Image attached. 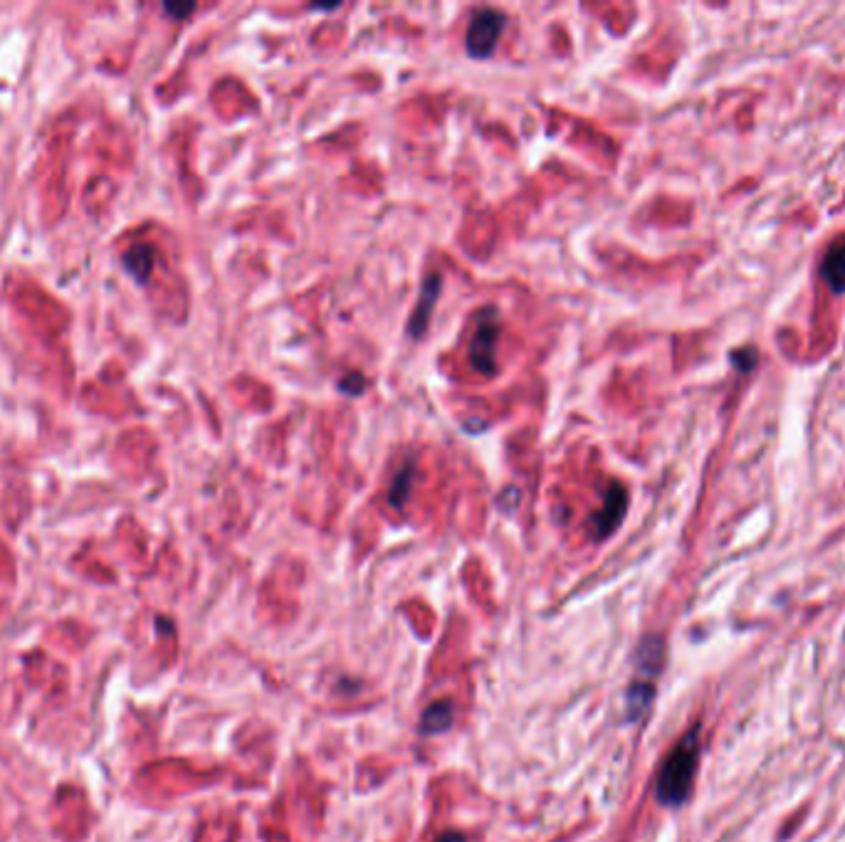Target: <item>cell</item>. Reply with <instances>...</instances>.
Instances as JSON below:
<instances>
[{
    "mask_svg": "<svg viewBox=\"0 0 845 842\" xmlns=\"http://www.w3.org/2000/svg\"><path fill=\"white\" fill-rule=\"evenodd\" d=\"M818 270L833 294H845V235L831 242Z\"/></svg>",
    "mask_w": 845,
    "mask_h": 842,
    "instance_id": "5b68a950",
    "label": "cell"
},
{
    "mask_svg": "<svg viewBox=\"0 0 845 842\" xmlns=\"http://www.w3.org/2000/svg\"><path fill=\"white\" fill-rule=\"evenodd\" d=\"M507 18L495 8H482L472 15L470 25H467L465 35V47L467 55L477 57V60H485L495 52L497 40H500L502 30H505Z\"/></svg>",
    "mask_w": 845,
    "mask_h": 842,
    "instance_id": "3957f363",
    "label": "cell"
},
{
    "mask_svg": "<svg viewBox=\"0 0 845 842\" xmlns=\"http://www.w3.org/2000/svg\"><path fill=\"white\" fill-rule=\"evenodd\" d=\"M453 722V707H450L448 702H438V704H430L428 709L423 712V719H421V729L425 734H440V731H445Z\"/></svg>",
    "mask_w": 845,
    "mask_h": 842,
    "instance_id": "9c48e42d",
    "label": "cell"
},
{
    "mask_svg": "<svg viewBox=\"0 0 845 842\" xmlns=\"http://www.w3.org/2000/svg\"><path fill=\"white\" fill-rule=\"evenodd\" d=\"M124 265L129 267V272L136 277V280L146 282L149 280L151 270H154V250H151L149 245L131 247V250L127 252V257H124Z\"/></svg>",
    "mask_w": 845,
    "mask_h": 842,
    "instance_id": "ba28073f",
    "label": "cell"
},
{
    "mask_svg": "<svg viewBox=\"0 0 845 842\" xmlns=\"http://www.w3.org/2000/svg\"><path fill=\"white\" fill-rule=\"evenodd\" d=\"M697 759H700V741H697V729L682 736L680 744L675 746L673 754L663 763V771L658 776V801L663 805H680L690 796L692 781L697 773Z\"/></svg>",
    "mask_w": 845,
    "mask_h": 842,
    "instance_id": "6da1fadb",
    "label": "cell"
},
{
    "mask_svg": "<svg viewBox=\"0 0 845 842\" xmlns=\"http://www.w3.org/2000/svg\"><path fill=\"white\" fill-rule=\"evenodd\" d=\"M339 388H341V391L349 393V396H359V393L364 391V378H361L359 373H351L346 381L339 383Z\"/></svg>",
    "mask_w": 845,
    "mask_h": 842,
    "instance_id": "8fae6325",
    "label": "cell"
},
{
    "mask_svg": "<svg viewBox=\"0 0 845 842\" xmlns=\"http://www.w3.org/2000/svg\"><path fill=\"white\" fill-rule=\"evenodd\" d=\"M440 277L438 275H430L428 280L423 282V289H421V299H418V307L413 309V317L408 321V334L411 336H423V331L428 329V319H430V312H433L435 302H438V294H440Z\"/></svg>",
    "mask_w": 845,
    "mask_h": 842,
    "instance_id": "8992f818",
    "label": "cell"
},
{
    "mask_svg": "<svg viewBox=\"0 0 845 842\" xmlns=\"http://www.w3.org/2000/svg\"><path fill=\"white\" fill-rule=\"evenodd\" d=\"M628 509V489L623 487L621 482H608L606 494H603V507L598 509L596 517L591 519L593 539H606L613 531L618 529V524L623 522Z\"/></svg>",
    "mask_w": 845,
    "mask_h": 842,
    "instance_id": "277c9868",
    "label": "cell"
},
{
    "mask_svg": "<svg viewBox=\"0 0 845 842\" xmlns=\"http://www.w3.org/2000/svg\"><path fill=\"white\" fill-rule=\"evenodd\" d=\"M166 10H169V13H173V15H178V18H183V15L193 13V10H196V5H166Z\"/></svg>",
    "mask_w": 845,
    "mask_h": 842,
    "instance_id": "7c38bea8",
    "label": "cell"
},
{
    "mask_svg": "<svg viewBox=\"0 0 845 842\" xmlns=\"http://www.w3.org/2000/svg\"><path fill=\"white\" fill-rule=\"evenodd\" d=\"M732 363L739 373L754 371L759 363V351L754 349V346H744V349L732 351Z\"/></svg>",
    "mask_w": 845,
    "mask_h": 842,
    "instance_id": "30bf717a",
    "label": "cell"
},
{
    "mask_svg": "<svg viewBox=\"0 0 845 842\" xmlns=\"http://www.w3.org/2000/svg\"><path fill=\"white\" fill-rule=\"evenodd\" d=\"M435 842H467V838L463 833H458V830H450V833L440 835V838Z\"/></svg>",
    "mask_w": 845,
    "mask_h": 842,
    "instance_id": "4fadbf2b",
    "label": "cell"
},
{
    "mask_svg": "<svg viewBox=\"0 0 845 842\" xmlns=\"http://www.w3.org/2000/svg\"><path fill=\"white\" fill-rule=\"evenodd\" d=\"M413 482H416V460H408L406 467L398 470V475L393 477L391 487H388V504H391L393 509H401L403 504L408 502Z\"/></svg>",
    "mask_w": 845,
    "mask_h": 842,
    "instance_id": "52a82bcc",
    "label": "cell"
},
{
    "mask_svg": "<svg viewBox=\"0 0 845 842\" xmlns=\"http://www.w3.org/2000/svg\"><path fill=\"white\" fill-rule=\"evenodd\" d=\"M497 341H500V317L495 307H487L477 319V329L470 341V363L482 376L497 373Z\"/></svg>",
    "mask_w": 845,
    "mask_h": 842,
    "instance_id": "7a4b0ae2",
    "label": "cell"
}]
</instances>
